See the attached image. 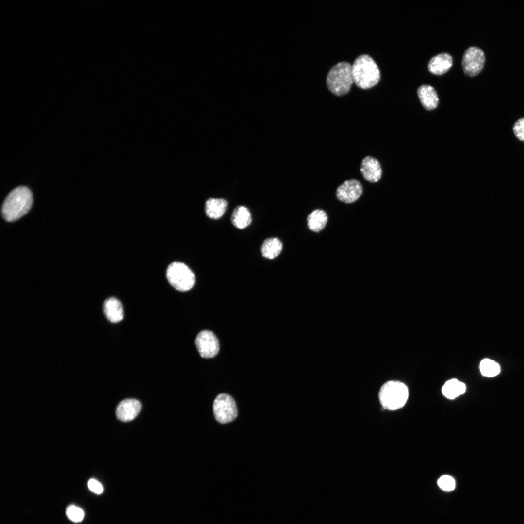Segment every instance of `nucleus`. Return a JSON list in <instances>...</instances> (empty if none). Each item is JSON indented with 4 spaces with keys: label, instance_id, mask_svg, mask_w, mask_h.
Here are the masks:
<instances>
[{
    "label": "nucleus",
    "instance_id": "4468645a",
    "mask_svg": "<svg viewBox=\"0 0 524 524\" xmlns=\"http://www.w3.org/2000/svg\"><path fill=\"white\" fill-rule=\"evenodd\" d=\"M417 94L423 106L428 110L436 108L439 103V98L436 90L429 85L419 87Z\"/></svg>",
    "mask_w": 524,
    "mask_h": 524
},
{
    "label": "nucleus",
    "instance_id": "423d86ee",
    "mask_svg": "<svg viewBox=\"0 0 524 524\" xmlns=\"http://www.w3.org/2000/svg\"><path fill=\"white\" fill-rule=\"evenodd\" d=\"M216 420L221 424L234 420L237 416V409L233 398L229 394L221 393L217 396L213 405Z\"/></svg>",
    "mask_w": 524,
    "mask_h": 524
},
{
    "label": "nucleus",
    "instance_id": "6e6552de",
    "mask_svg": "<svg viewBox=\"0 0 524 524\" xmlns=\"http://www.w3.org/2000/svg\"><path fill=\"white\" fill-rule=\"evenodd\" d=\"M195 344L200 355L204 358L215 356L219 350V343L215 334L211 331L204 330L196 336Z\"/></svg>",
    "mask_w": 524,
    "mask_h": 524
},
{
    "label": "nucleus",
    "instance_id": "f03ea898",
    "mask_svg": "<svg viewBox=\"0 0 524 524\" xmlns=\"http://www.w3.org/2000/svg\"><path fill=\"white\" fill-rule=\"evenodd\" d=\"M354 82L359 88L366 89L376 85L380 78L379 69L369 55L359 56L352 66Z\"/></svg>",
    "mask_w": 524,
    "mask_h": 524
},
{
    "label": "nucleus",
    "instance_id": "0eeeda50",
    "mask_svg": "<svg viewBox=\"0 0 524 524\" xmlns=\"http://www.w3.org/2000/svg\"><path fill=\"white\" fill-rule=\"evenodd\" d=\"M484 52L479 48L472 46L464 52L462 59V67L467 76L474 77L482 70L485 63Z\"/></svg>",
    "mask_w": 524,
    "mask_h": 524
},
{
    "label": "nucleus",
    "instance_id": "2eb2a0df",
    "mask_svg": "<svg viewBox=\"0 0 524 524\" xmlns=\"http://www.w3.org/2000/svg\"><path fill=\"white\" fill-rule=\"evenodd\" d=\"M227 205V202L224 199L210 198L205 203L206 214L210 218L219 219L225 213Z\"/></svg>",
    "mask_w": 524,
    "mask_h": 524
},
{
    "label": "nucleus",
    "instance_id": "1a4fd4ad",
    "mask_svg": "<svg viewBox=\"0 0 524 524\" xmlns=\"http://www.w3.org/2000/svg\"><path fill=\"white\" fill-rule=\"evenodd\" d=\"M362 191L360 182L356 179H351L345 181L338 187L336 196L343 202L351 203L359 199Z\"/></svg>",
    "mask_w": 524,
    "mask_h": 524
},
{
    "label": "nucleus",
    "instance_id": "5701e85b",
    "mask_svg": "<svg viewBox=\"0 0 524 524\" xmlns=\"http://www.w3.org/2000/svg\"><path fill=\"white\" fill-rule=\"evenodd\" d=\"M513 131L517 139L524 141V118H520L515 122Z\"/></svg>",
    "mask_w": 524,
    "mask_h": 524
},
{
    "label": "nucleus",
    "instance_id": "f257e3e1",
    "mask_svg": "<svg viewBox=\"0 0 524 524\" xmlns=\"http://www.w3.org/2000/svg\"><path fill=\"white\" fill-rule=\"evenodd\" d=\"M33 202V195L26 187L13 189L6 196L1 208L3 217L7 221L17 220L30 209Z\"/></svg>",
    "mask_w": 524,
    "mask_h": 524
},
{
    "label": "nucleus",
    "instance_id": "ddd939ff",
    "mask_svg": "<svg viewBox=\"0 0 524 524\" xmlns=\"http://www.w3.org/2000/svg\"><path fill=\"white\" fill-rule=\"evenodd\" d=\"M103 311L107 319L111 322L118 323L123 318L122 305L115 298L110 297L104 301Z\"/></svg>",
    "mask_w": 524,
    "mask_h": 524
},
{
    "label": "nucleus",
    "instance_id": "20e7f679",
    "mask_svg": "<svg viewBox=\"0 0 524 524\" xmlns=\"http://www.w3.org/2000/svg\"><path fill=\"white\" fill-rule=\"evenodd\" d=\"M409 396L407 387L398 381H389L381 387L378 397L382 407L395 410L403 407Z\"/></svg>",
    "mask_w": 524,
    "mask_h": 524
},
{
    "label": "nucleus",
    "instance_id": "f8f14e48",
    "mask_svg": "<svg viewBox=\"0 0 524 524\" xmlns=\"http://www.w3.org/2000/svg\"><path fill=\"white\" fill-rule=\"evenodd\" d=\"M453 64L452 56L447 53L439 54L429 61L428 69L432 74L440 75L445 73Z\"/></svg>",
    "mask_w": 524,
    "mask_h": 524
},
{
    "label": "nucleus",
    "instance_id": "6ab92c4d",
    "mask_svg": "<svg viewBox=\"0 0 524 524\" xmlns=\"http://www.w3.org/2000/svg\"><path fill=\"white\" fill-rule=\"evenodd\" d=\"M466 390L464 383L457 379L447 381L442 387V393L448 399H453L463 394Z\"/></svg>",
    "mask_w": 524,
    "mask_h": 524
},
{
    "label": "nucleus",
    "instance_id": "b1692460",
    "mask_svg": "<svg viewBox=\"0 0 524 524\" xmlns=\"http://www.w3.org/2000/svg\"><path fill=\"white\" fill-rule=\"evenodd\" d=\"M88 487L91 491L97 494L102 493L103 491L102 484L95 479H90L88 481Z\"/></svg>",
    "mask_w": 524,
    "mask_h": 524
},
{
    "label": "nucleus",
    "instance_id": "aec40b11",
    "mask_svg": "<svg viewBox=\"0 0 524 524\" xmlns=\"http://www.w3.org/2000/svg\"><path fill=\"white\" fill-rule=\"evenodd\" d=\"M480 370L482 375L492 377L498 375L500 372L499 365L494 360L489 359L482 360L480 363Z\"/></svg>",
    "mask_w": 524,
    "mask_h": 524
},
{
    "label": "nucleus",
    "instance_id": "412c9836",
    "mask_svg": "<svg viewBox=\"0 0 524 524\" xmlns=\"http://www.w3.org/2000/svg\"><path fill=\"white\" fill-rule=\"evenodd\" d=\"M66 512L69 519L74 522L82 521L84 517L83 510L74 505L68 506Z\"/></svg>",
    "mask_w": 524,
    "mask_h": 524
},
{
    "label": "nucleus",
    "instance_id": "f3484780",
    "mask_svg": "<svg viewBox=\"0 0 524 524\" xmlns=\"http://www.w3.org/2000/svg\"><path fill=\"white\" fill-rule=\"evenodd\" d=\"M282 247V243L279 239L276 237L269 238L262 243L261 252L263 257L273 259L280 253Z\"/></svg>",
    "mask_w": 524,
    "mask_h": 524
},
{
    "label": "nucleus",
    "instance_id": "39448f33",
    "mask_svg": "<svg viewBox=\"0 0 524 524\" xmlns=\"http://www.w3.org/2000/svg\"><path fill=\"white\" fill-rule=\"evenodd\" d=\"M166 277L169 283L180 291L190 290L195 282L193 271L186 264L179 262L169 264L166 270Z\"/></svg>",
    "mask_w": 524,
    "mask_h": 524
},
{
    "label": "nucleus",
    "instance_id": "a211bd4d",
    "mask_svg": "<svg viewBox=\"0 0 524 524\" xmlns=\"http://www.w3.org/2000/svg\"><path fill=\"white\" fill-rule=\"evenodd\" d=\"M328 216L325 211L321 209L313 211L307 217V224L309 229L315 232L322 230L326 225Z\"/></svg>",
    "mask_w": 524,
    "mask_h": 524
},
{
    "label": "nucleus",
    "instance_id": "4be33fe9",
    "mask_svg": "<svg viewBox=\"0 0 524 524\" xmlns=\"http://www.w3.org/2000/svg\"><path fill=\"white\" fill-rule=\"evenodd\" d=\"M439 487L445 491H453L455 488V481L453 477L448 475L441 476L437 481Z\"/></svg>",
    "mask_w": 524,
    "mask_h": 524
},
{
    "label": "nucleus",
    "instance_id": "dca6fc26",
    "mask_svg": "<svg viewBox=\"0 0 524 524\" xmlns=\"http://www.w3.org/2000/svg\"><path fill=\"white\" fill-rule=\"evenodd\" d=\"M231 221L236 228L239 229H245L251 223V213L248 209L245 206H237L232 212Z\"/></svg>",
    "mask_w": 524,
    "mask_h": 524
},
{
    "label": "nucleus",
    "instance_id": "7ed1b4c3",
    "mask_svg": "<svg viewBox=\"0 0 524 524\" xmlns=\"http://www.w3.org/2000/svg\"><path fill=\"white\" fill-rule=\"evenodd\" d=\"M326 81L328 89L334 95L347 93L354 82L352 66L347 62L337 63L328 72Z\"/></svg>",
    "mask_w": 524,
    "mask_h": 524
},
{
    "label": "nucleus",
    "instance_id": "9b49d317",
    "mask_svg": "<svg viewBox=\"0 0 524 524\" xmlns=\"http://www.w3.org/2000/svg\"><path fill=\"white\" fill-rule=\"evenodd\" d=\"M360 170L364 178L370 182L378 181L382 175V169L378 161L369 156L362 160Z\"/></svg>",
    "mask_w": 524,
    "mask_h": 524
},
{
    "label": "nucleus",
    "instance_id": "9d476101",
    "mask_svg": "<svg viewBox=\"0 0 524 524\" xmlns=\"http://www.w3.org/2000/svg\"><path fill=\"white\" fill-rule=\"evenodd\" d=\"M141 409V403L134 399H126L121 401L116 409L117 418L123 422L133 420Z\"/></svg>",
    "mask_w": 524,
    "mask_h": 524
}]
</instances>
